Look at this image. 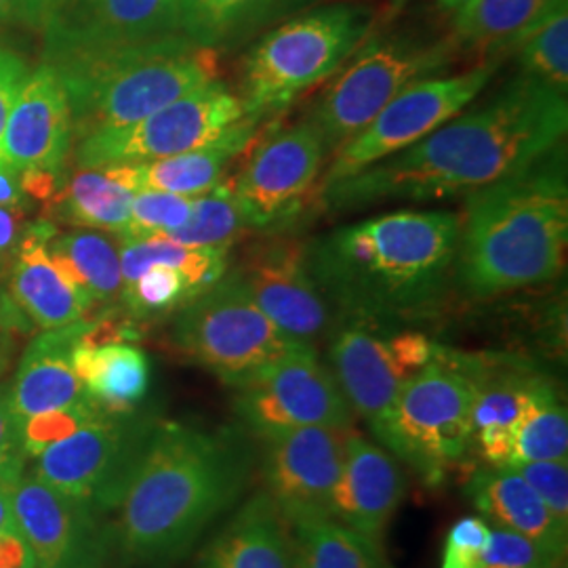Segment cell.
<instances>
[{
	"label": "cell",
	"instance_id": "7dc6e473",
	"mask_svg": "<svg viewBox=\"0 0 568 568\" xmlns=\"http://www.w3.org/2000/svg\"><path fill=\"white\" fill-rule=\"evenodd\" d=\"M58 2L60 0H20L21 23L34 30H42L44 21L51 16Z\"/></svg>",
	"mask_w": 568,
	"mask_h": 568
},
{
	"label": "cell",
	"instance_id": "d6986e66",
	"mask_svg": "<svg viewBox=\"0 0 568 568\" xmlns=\"http://www.w3.org/2000/svg\"><path fill=\"white\" fill-rule=\"evenodd\" d=\"M234 272L286 337L314 347L328 326V307L310 272L305 244L278 239L255 244Z\"/></svg>",
	"mask_w": 568,
	"mask_h": 568
},
{
	"label": "cell",
	"instance_id": "9c48e42d",
	"mask_svg": "<svg viewBox=\"0 0 568 568\" xmlns=\"http://www.w3.org/2000/svg\"><path fill=\"white\" fill-rule=\"evenodd\" d=\"M248 121L241 95L222 81L211 82L135 124L79 140L77 164L103 169L161 161L224 142Z\"/></svg>",
	"mask_w": 568,
	"mask_h": 568
},
{
	"label": "cell",
	"instance_id": "7a4b0ae2",
	"mask_svg": "<svg viewBox=\"0 0 568 568\" xmlns=\"http://www.w3.org/2000/svg\"><path fill=\"white\" fill-rule=\"evenodd\" d=\"M253 459L239 427L152 426L112 508L122 554L143 565L178 560L243 497Z\"/></svg>",
	"mask_w": 568,
	"mask_h": 568
},
{
	"label": "cell",
	"instance_id": "484cf974",
	"mask_svg": "<svg viewBox=\"0 0 568 568\" xmlns=\"http://www.w3.org/2000/svg\"><path fill=\"white\" fill-rule=\"evenodd\" d=\"M257 122L248 121L234 135L215 145L183 152L161 161L140 164H114L103 166L116 182L129 190H156L196 199L222 182L225 169L255 138Z\"/></svg>",
	"mask_w": 568,
	"mask_h": 568
},
{
	"label": "cell",
	"instance_id": "e0dca14e",
	"mask_svg": "<svg viewBox=\"0 0 568 568\" xmlns=\"http://www.w3.org/2000/svg\"><path fill=\"white\" fill-rule=\"evenodd\" d=\"M182 0H60L42 26L44 61L169 41L182 34Z\"/></svg>",
	"mask_w": 568,
	"mask_h": 568
},
{
	"label": "cell",
	"instance_id": "d6a6232c",
	"mask_svg": "<svg viewBox=\"0 0 568 568\" xmlns=\"http://www.w3.org/2000/svg\"><path fill=\"white\" fill-rule=\"evenodd\" d=\"M281 16L276 0H182L180 4L183 37L215 51Z\"/></svg>",
	"mask_w": 568,
	"mask_h": 568
},
{
	"label": "cell",
	"instance_id": "3957f363",
	"mask_svg": "<svg viewBox=\"0 0 568 568\" xmlns=\"http://www.w3.org/2000/svg\"><path fill=\"white\" fill-rule=\"evenodd\" d=\"M462 217L447 211H398L345 225L307 246V265L349 316L373 321L434 304L457 257Z\"/></svg>",
	"mask_w": 568,
	"mask_h": 568
},
{
	"label": "cell",
	"instance_id": "74e56055",
	"mask_svg": "<svg viewBox=\"0 0 568 568\" xmlns=\"http://www.w3.org/2000/svg\"><path fill=\"white\" fill-rule=\"evenodd\" d=\"M192 288L182 274L169 265H150L133 283L122 286L121 304L135 318L169 314L192 300Z\"/></svg>",
	"mask_w": 568,
	"mask_h": 568
},
{
	"label": "cell",
	"instance_id": "ac0fdd59",
	"mask_svg": "<svg viewBox=\"0 0 568 568\" xmlns=\"http://www.w3.org/2000/svg\"><path fill=\"white\" fill-rule=\"evenodd\" d=\"M13 516L37 568H105L108 541L98 511L23 469Z\"/></svg>",
	"mask_w": 568,
	"mask_h": 568
},
{
	"label": "cell",
	"instance_id": "52a82bcc",
	"mask_svg": "<svg viewBox=\"0 0 568 568\" xmlns=\"http://www.w3.org/2000/svg\"><path fill=\"white\" fill-rule=\"evenodd\" d=\"M474 398L471 368L440 347L436 358L400 387L382 447L427 485H440L471 447Z\"/></svg>",
	"mask_w": 568,
	"mask_h": 568
},
{
	"label": "cell",
	"instance_id": "c3c4849f",
	"mask_svg": "<svg viewBox=\"0 0 568 568\" xmlns=\"http://www.w3.org/2000/svg\"><path fill=\"white\" fill-rule=\"evenodd\" d=\"M21 23L20 0H0V34Z\"/></svg>",
	"mask_w": 568,
	"mask_h": 568
},
{
	"label": "cell",
	"instance_id": "6da1fadb",
	"mask_svg": "<svg viewBox=\"0 0 568 568\" xmlns=\"http://www.w3.org/2000/svg\"><path fill=\"white\" fill-rule=\"evenodd\" d=\"M567 129V93L523 72L480 108L382 163L328 183L321 194L333 209L471 194L544 161L565 142Z\"/></svg>",
	"mask_w": 568,
	"mask_h": 568
},
{
	"label": "cell",
	"instance_id": "8d00e7d4",
	"mask_svg": "<svg viewBox=\"0 0 568 568\" xmlns=\"http://www.w3.org/2000/svg\"><path fill=\"white\" fill-rule=\"evenodd\" d=\"M525 74L554 87L560 93L568 91V9L562 2L546 20L535 26L516 47Z\"/></svg>",
	"mask_w": 568,
	"mask_h": 568
},
{
	"label": "cell",
	"instance_id": "277c9868",
	"mask_svg": "<svg viewBox=\"0 0 568 568\" xmlns=\"http://www.w3.org/2000/svg\"><path fill=\"white\" fill-rule=\"evenodd\" d=\"M567 248V171L556 148L527 171L469 194L457 274L471 297H493L554 281Z\"/></svg>",
	"mask_w": 568,
	"mask_h": 568
},
{
	"label": "cell",
	"instance_id": "4dcf8cb0",
	"mask_svg": "<svg viewBox=\"0 0 568 568\" xmlns=\"http://www.w3.org/2000/svg\"><path fill=\"white\" fill-rule=\"evenodd\" d=\"M133 190L116 182L105 169H82L53 203L63 222L124 236L131 217Z\"/></svg>",
	"mask_w": 568,
	"mask_h": 568
},
{
	"label": "cell",
	"instance_id": "bcb514c9",
	"mask_svg": "<svg viewBox=\"0 0 568 568\" xmlns=\"http://www.w3.org/2000/svg\"><path fill=\"white\" fill-rule=\"evenodd\" d=\"M23 199L26 192L21 187L20 175L0 164V206L18 211L23 204Z\"/></svg>",
	"mask_w": 568,
	"mask_h": 568
},
{
	"label": "cell",
	"instance_id": "7bdbcfd3",
	"mask_svg": "<svg viewBox=\"0 0 568 568\" xmlns=\"http://www.w3.org/2000/svg\"><path fill=\"white\" fill-rule=\"evenodd\" d=\"M28 77H30L28 63L21 60L18 53L0 47V164H2V135L7 129V121Z\"/></svg>",
	"mask_w": 568,
	"mask_h": 568
},
{
	"label": "cell",
	"instance_id": "e575fe53",
	"mask_svg": "<svg viewBox=\"0 0 568 568\" xmlns=\"http://www.w3.org/2000/svg\"><path fill=\"white\" fill-rule=\"evenodd\" d=\"M551 459H568L567 408L554 384L535 377L508 466Z\"/></svg>",
	"mask_w": 568,
	"mask_h": 568
},
{
	"label": "cell",
	"instance_id": "2e32d148",
	"mask_svg": "<svg viewBox=\"0 0 568 568\" xmlns=\"http://www.w3.org/2000/svg\"><path fill=\"white\" fill-rule=\"evenodd\" d=\"M352 427L310 426L264 438L265 493L295 527L333 518V495Z\"/></svg>",
	"mask_w": 568,
	"mask_h": 568
},
{
	"label": "cell",
	"instance_id": "83f0119b",
	"mask_svg": "<svg viewBox=\"0 0 568 568\" xmlns=\"http://www.w3.org/2000/svg\"><path fill=\"white\" fill-rule=\"evenodd\" d=\"M467 365L476 379L471 445L478 447L488 466H508L535 375L516 371L488 375L483 366Z\"/></svg>",
	"mask_w": 568,
	"mask_h": 568
},
{
	"label": "cell",
	"instance_id": "4fadbf2b",
	"mask_svg": "<svg viewBox=\"0 0 568 568\" xmlns=\"http://www.w3.org/2000/svg\"><path fill=\"white\" fill-rule=\"evenodd\" d=\"M497 63H483L455 77L413 82L366 124L361 133L335 150L321 187L342 182L371 164L382 163L422 142L438 126L455 119L487 87Z\"/></svg>",
	"mask_w": 568,
	"mask_h": 568
},
{
	"label": "cell",
	"instance_id": "60d3db41",
	"mask_svg": "<svg viewBox=\"0 0 568 568\" xmlns=\"http://www.w3.org/2000/svg\"><path fill=\"white\" fill-rule=\"evenodd\" d=\"M509 467L527 480L549 511L568 527V459L527 462Z\"/></svg>",
	"mask_w": 568,
	"mask_h": 568
},
{
	"label": "cell",
	"instance_id": "f1b7e54d",
	"mask_svg": "<svg viewBox=\"0 0 568 568\" xmlns=\"http://www.w3.org/2000/svg\"><path fill=\"white\" fill-rule=\"evenodd\" d=\"M567 0H467L455 13V41L495 53L516 49L528 32Z\"/></svg>",
	"mask_w": 568,
	"mask_h": 568
},
{
	"label": "cell",
	"instance_id": "1f68e13d",
	"mask_svg": "<svg viewBox=\"0 0 568 568\" xmlns=\"http://www.w3.org/2000/svg\"><path fill=\"white\" fill-rule=\"evenodd\" d=\"M122 286L133 283L150 265L163 264L178 270L190 284L192 295L206 291L227 272L230 248H204L169 241L164 236L152 239H121Z\"/></svg>",
	"mask_w": 568,
	"mask_h": 568
},
{
	"label": "cell",
	"instance_id": "d590c367",
	"mask_svg": "<svg viewBox=\"0 0 568 568\" xmlns=\"http://www.w3.org/2000/svg\"><path fill=\"white\" fill-rule=\"evenodd\" d=\"M243 206L234 182H220L209 192L192 199L187 222L164 239L187 246L230 248L246 230Z\"/></svg>",
	"mask_w": 568,
	"mask_h": 568
},
{
	"label": "cell",
	"instance_id": "f546056e",
	"mask_svg": "<svg viewBox=\"0 0 568 568\" xmlns=\"http://www.w3.org/2000/svg\"><path fill=\"white\" fill-rule=\"evenodd\" d=\"M49 255L82 286L95 305H114L122 297L121 251L95 230L53 234Z\"/></svg>",
	"mask_w": 568,
	"mask_h": 568
},
{
	"label": "cell",
	"instance_id": "ab89813d",
	"mask_svg": "<svg viewBox=\"0 0 568 568\" xmlns=\"http://www.w3.org/2000/svg\"><path fill=\"white\" fill-rule=\"evenodd\" d=\"M483 568H560L544 549L506 528H490Z\"/></svg>",
	"mask_w": 568,
	"mask_h": 568
},
{
	"label": "cell",
	"instance_id": "ffe728a7",
	"mask_svg": "<svg viewBox=\"0 0 568 568\" xmlns=\"http://www.w3.org/2000/svg\"><path fill=\"white\" fill-rule=\"evenodd\" d=\"M74 129L55 70L42 63L30 72L2 135V166L13 173L58 175L72 148Z\"/></svg>",
	"mask_w": 568,
	"mask_h": 568
},
{
	"label": "cell",
	"instance_id": "ba28073f",
	"mask_svg": "<svg viewBox=\"0 0 568 568\" xmlns=\"http://www.w3.org/2000/svg\"><path fill=\"white\" fill-rule=\"evenodd\" d=\"M173 342L227 386L295 347H307L286 337L265 316L236 272H225L180 307Z\"/></svg>",
	"mask_w": 568,
	"mask_h": 568
},
{
	"label": "cell",
	"instance_id": "8fae6325",
	"mask_svg": "<svg viewBox=\"0 0 568 568\" xmlns=\"http://www.w3.org/2000/svg\"><path fill=\"white\" fill-rule=\"evenodd\" d=\"M232 387L243 426L262 440L286 429L352 427L354 422L335 373L321 363L314 347H295Z\"/></svg>",
	"mask_w": 568,
	"mask_h": 568
},
{
	"label": "cell",
	"instance_id": "f6af8a7d",
	"mask_svg": "<svg viewBox=\"0 0 568 568\" xmlns=\"http://www.w3.org/2000/svg\"><path fill=\"white\" fill-rule=\"evenodd\" d=\"M23 455L21 432L9 398V386H0V464Z\"/></svg>",
	"mask_w": 568,
	"mask_h": 568
},
{
	"label": "cell",
	"instance_id": "30bf717a",
	"mask_svg": "<svg viewBox=\"0 0 568 568\" xmlns=\"http://www.w3.org/2000/svg\"><path fill=\"white\" fill-rule=\"evenodd\" d=\"M345 316L328 349L333 373L352 410L384 443L387 417L400 387L429 365L440 347L419 331L386 333L377 326L379 321Z\"/></svg>",
	"mask_w": 568,
	"mask_h": 568
},
{
	"label": "cell",
	"instance_id": "681fc988",
	"mask_svg": "<svg viewBox=\"0 0 568 568\" xmlns=\"http://www.w3.org/2000/svg\"><path fill=\"white\" fill-rule=\"evenodd\" d=\"M436 2H438V7H440L445 13L455 16V13L466 4L467 0H436Z\"/></svg>",
	"mask_w": 568,
	"mask_h": 568
},
{
	"label": "cell",
	"instance_id": "f907efd6",
	"mask_svg": "<svg viewBox=\"0 0 568 568\" xmlns=\"http://www.w3.org/2000/svg\"><path fill=\"white\" fill-rule=\"evenodd\" d=\"M276 2H278V7H281L284 16V13H288L293 9H300V7H305V4H310L314 0H276Z\"/></svg>",
	"mask_w": 568,
	"mask_h": 568
},
{
	"label": "cell",
	"instance_id": "8992f818",
	"mask_svg": "<svg viewBox=\"0 0 568 568\" xmlns=\"http://www.w3.org/2000/svg\"><path fill=\"white\" fill-rule=\"evenodd\" d=\"M368 30L371 11L349 2L305 11L270 30L244 58L239 95L246 116H274L335 74Z\"/></svg>",
	"mask_w": 568,
	"mask_h": 568
},
{
	"label": "cell",
	"instance_id": "ee69618b",
	"mask_svg": "<svg viewBox=\"0 0 568 568\" xmlns=\"http://www.w3.org/2000/svg\"><path fill=\"white\" fill-rule=\"evenodd\" d=\"M26 469V455H18L0 464V532L13 525V497Z\"/></svg>",
	"mask_w": 568,
	"mask_h": 568
},
{
	"label": "cell",
	"instance_id": "7c38bea8",
	"mask_svg": "<svg viewBox=\"0 0 568 568\" xmlns=\"http://www.w3.org/2000/svg\"><path fill=\"white\" fill-rule=\"evenodd\" d=\"M448 61L447 44L426 47L398 39L371 42L326 89L310 121L321 131L326 150L335 152L361 133L403 89L429 79L447 68Z\"/></svg>",
	"mask_w": 568,
	"mask_h": 568
},
{
	"label": "cell",
	"instance_id": "44dd1931",
	"mask_svg": "<svg viewBox=\"0 0 568 568\" xmlns=\"http://www.w3.org/2000/svg\"><path fill=\"white\" fill-rule=\"evenodd\" d=\"M89 326L87 318L77 325L42 331L21 354L16 379L9 386L20 432L91 400L72 365V352Z\"/></svg>",
	"mask_w": 568,
	"mask_h": 568
},
{
	"label": "cell",
	"instance_id": "836d02e7",
	"mask_svg": "<svg viewBox=\"0 0 568 568\" xmlns=\"http://www.w3.org/2000/svg\"><path fill=\"white\" fill-rule=\"evenodd\" d=\"M297 568H392L384 548L333 518L295 525Z\"/></svg>",
	"mask_w": 568,
	"mask_h": 568
},
{
	"label": "cell",
	"instance_id": "9a60e30c",
	"mask_svg": "<svg viewBox=\"0 0 568 568\" xmlns=\"http://www.w3.org/2000/svg\"><path fill=\"white\" fill-rule=\"evenodd\" d=\"M326 152L325 140L310 119L270 133L232 180L246 225L274 230L286 224L321 180Z\"/></svg>",
	"mask_w": 568,
	"mask_h": 568
},
{
	"label": "cell",
	"instance_id": "5b68a950",
	"mask_svg": "<svg viewBox=\"0 0 568 568\" xmlns=\"http://www.w3.org/2000/svg\"><path fill=\"white\" fill-rule=\"evenodd\" d=\"M44 63L55 70L65 91L77 140L135 124L204 84L220 81L217 51L185 37Z\"/></svg>",
	"mask_w": 568,
	"mask_h": 568
},
{
	"label": "cell",
	"instance_id": "b9f144b4",
	"mask_svg": "<svg viewBox=\"0 0 568 568\" xmlns=\"http://www.w3.org/2000/svg\"><path fill=\"white\" fill-rule=\"evenodd\" d=\"M490 527L478 516H466L448 530L440 568H483Z\"/></svg>",
	"mask_w": 568,
	"mask_h": 568
},
{
	"label": "cell",
	"instance_id": "4316f807",
	"mask_svg": "<svg viewBox=\"0 0 568 568\" xmlns=\"http://www.w3.org/2000/svg\"><path fill=\"white\" fill-rule=\"evenodd\" d=\"M72 365L84 394L108 413H133L150 387V363L138 345L89 342L72 352Z\"/></svg>",
	"mask_w": 568,
	"mask_h": 568
},
{
	"label": "cell",
	"instance_id": "f35d334b",
	"mask_svg": "<svg viewBox=\"0 0 568 568\" xmlns=\"http://www.w3.org/2000/svg\"><path fill=\"white\" fill-rule=\"evenodd\" d=\"M192 199L156 190H138L131 201L129 227L122 239L166 236L180 230L190 217Z\"/></svg>",
	"mask_w": 568,
	"mask_h": 568
},
{
	"label": "cell",
	"instance_id": "7402d4cb",
	"mask_svg": "<svg viewBox=\"0 0 568 568\" xmlns=\"http://www.w3.org/2000/svg\"><path fill=\"white\" fill-rule=\"evenodd\" d=\"M405 493L400 459L352 429L345 443L342 476L333 495V520L382 546Z\"/></svg>",
	"mask_w": 568,
	"mask_h": 568
},
{
	"label": "cell",
	"instance_id": "603a6c76",
	"mask_svg": "<svg viewBox=\"0 0 568 568\" xmlns=\"http://www.w3.org/2000/svg\"><path fill=\"white\" fill-rule=\"evenodd\" d=\"M55 234L49 222L28 230L11 272V300L21 314L41 331L77 325L95 307L91 297L74 283L51 255L47 243Z\"/></svg>",
	"mask_w": 568,
	"mask_h": 568
},
{
	"label": "cell",
	"instance_id": "5bb4252c",
	"mask_svg": "<svg viewBox=\"0 0 568 568\" xmlns=\"http://www.w3.org/2000/svg\"><path fill=\"white\" fill-rule=\"evenodd\" d=\"M152 426L133 413L98 410L32 457L49 487L100 511L114 508Z\"/></svg>",
	"mask_w": 568,
	"mask_h": 568
},
{
	"label": "cell",
	"instance_id": "d4e9b609",
	"mask_svg": "<svg viewBox=\"0 0 568 568\" xmlns=\"http://www.w3.org/2000/svg\"><path fill=\"white\" fill-rule=\"evenodd\" d=\"M201 568H297L291 525L265 490L236 509L204 549Z\"/></svg>",
	"mask_w": 568,
	"mask_h": 568
},
{
	"label": "cell",
	"instance_id": "cb8c5ba5",
	"mask_svg": "<svg viewBox=\"0 0 568 568\" xmlns=\"http://www.w3.org/2000/svg\"><path fill=\"white\" fill-rule=\"evenodd\" d=\"M469 501L495 528H506L537 544L565 567L568 527L562 525L527 480L509 466L478 469L466 488Z\"/></svg>",
	"mask_w": 568,
	"mask_h": 568
}]
</instances>
